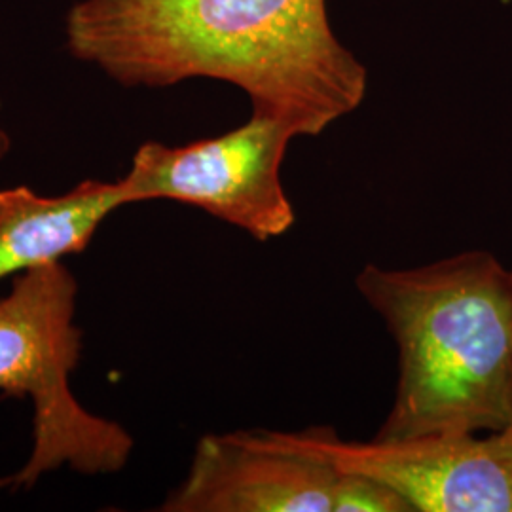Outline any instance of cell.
Listing matches in <instances>:
<instances>
[{
	"label": "cell",
	"instance_id": "cell-7",
	"mask_svg": "<svg viewBox=\"0 0 512 512\" xmlns=\"http://www.w3.org/2000/svg\"><path fill=\"white\" fill-rule=\"evenodd\" d=\"M10 150H12V137L6 129L0 126V162L10 154Z\"/></svg>",
	"mask_w": 512,
	"mask_h": 512
},
{
	"label": "cell",
	"instance_id": "cell-2",
	"mask_svg": "<svg viewBox=\"0 0 512 512\" xmlns=\"http://www.w3.org/2000/svg\"><path fill=\"white\" fill-rule=\"evenodd\" d=\"M355 285L399 348L395 399L376 439L511 425V270L467 251L412 270L366 264Z\"/></svg>",
	"mask_w": 512,
	"mask_h": 512
},
{
	"label": "cell",
	"instance_id": "cell-9",
	"mask_svg": "<svg viewBox=\"0 0 512 512\" xmlns=\"http://www.w3.org/2000/svg\"><path fill=\"white\" fill-rule=\"evenodd\" d=\"M511 425H512V423H511Z\"/></svg>",
	"mask_w": 512,
	"mask_h": 512
},
{
	"label": "cell",
	"instance_id": "cell-4",
	"mask_svg": "<svg viewBox=\"0 0 512 512\" xmlns=\"http://www.w3.org/2000/svg\"><path fill=\"white\" fill-rule=\"evenodd\" d=\"M287 122L253 112L234 131L184 147L148 141L118 179L126 202L184 203L224 220L258 241L293 228L294 207L281 183V164L291 139Z\"/></svg>",
	"mask_w": 512,
	"mask_h": 512
},
{
	"label": "cell",
	"instance_id": "cell-6",
	"mask_svg": "<svg viewBox=\"0 0 512 512\" xmlns=\"http://www.w3.org/2000/svg\"><path fill=\"white\" fill-rule=\"evenodd\" d=\"M344 475L296 433H209L160 511L334 512Z\"/></svg>",
	"mask_w": 512,
	"mask_h": 512
},
{
	"label": "cell",
	"instance_id": "cell-3",
	"mask_svg": "<svg viewBox=\"0 0 512 512\" xmlns=\"http://www.w3.org/2000/svg\"><path fill=\"white\" fill-rule=\"evenodd\" d=\"M76 304L78 281L59 260L14 275L0 298V393L33 406L31 454L16 473L0 476V492L31 490L65 467L116 475L131 458L128 431L86 410L71 389L82 355Z\"/></svg>",
	"mask_w": 512,
	"mask_h": 512
},
{
	"label": "cell",
	"instance_id": "cell-1",
	"mask_svg": "<svg viewBox=\"0 0 512 512\" xmlns=\"http://www.w3.org/2000/svg\"><path fill=\"white\" fill-rule=\"evenodd\" d=\"M65 46L126 88L234 84L298 137L323 133L366 93V69L334 37L325 0H78Z\"/></svg>",
	"mask_w": 512,
	"mask_h": 512
},
{
	"label": "cell",
	"instance_id": "cell-8",
	"mask_svg": "<svg viewBox=\"0 0 512 512\" xmlns=\"http://www.w3.org/2000/svg\"><path fill=\"white\" fill-rule=\"evenodd\" d=\"M511 274H512V270H511Z\"/></svg>",
	"mask_w": 512,
	"mask_h": 512
},
{
	"label": "cell",
	"instance_id": "cell-5",
	"mask_svg": "<svg viewBox=\"0 0 512 512\" xmlns=\"http://www.w3.org/2000/svg\"><path fill=\"white\" fill-rule=\"evenodd\" d=\"M296 435L338 469L384 482L414 512H512V425L488 437L435 433L349 442L327 427Z\"/></svg>",
	"mask_w": 512,
	"mask_h": 512
}]
</instances>
